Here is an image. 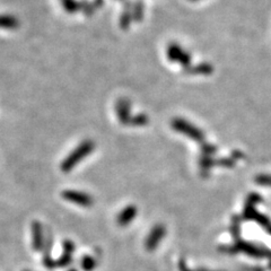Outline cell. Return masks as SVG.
Returning <instances> with one entry per match:
<instances>
[{
  "mask_svg": "<svg viewBox=\"0 0 271 271\" xmlns=\"http://www.w3.org/2000/svg\"><path fill=\"white\" fill-rule=\"evenodd\" d=\"M93 149V144L92 143H85L82 144L80 147H78L76 151H75L72 155L68 156L66 160L61 165V170L68 173L72 168H74L78 164L80 159L84 158L85 156H87Z\"/></svg>",
  "mask_w": 271,
  "mask_h": 271,
  "instance_id": "obj_1",
  "label": "cell"
},
{
  "mask_svg": "<svg viewBox=\"0 0 271 271\" xmlns=\"http://www.w3.org/2000/svg\"><path fill=\"white\" fill-rule=\"evenodd\" d=\"M62 197L70 202L77 203V205L89 207L93 205V199L89 197L88 194H84V192H77V191H65L62 194Z\"/></svg>",
  "mask_w": 271,
  "mask_h": 271,
  "instance_id": "obj_2",
  "label": "cell"
},
{
  "mask_svg": "<svg viewBox=\"0 0 271 271\" xmlns=\"http://www.w3.org/2000/svg\"><path fill=\"white\" fill-rule=\"evenodd\" d=\"M165 235V227L162 225H157L154 227V230L151 232L149 236L146 239V247L148 251H153L156 249L158 243L162 241V238Z\"/></svg>",
  "mask_w": 271,
  "mask_h": 271,
  "instance_id": "obj_3",
  "label": "cell"
},
{
  "mask_svg": "<svg viewBox=\"0 0 271 271\" xmlns=\"http://www.w3.org/2000/svg\"><path fill=\"white\" fill-rule=\"evenodd\" d=\"M136 215H137V208H135L133 206L127 207L124 210L121 211L119 217H117V224H119L120 226L128 225V224L135 218Z\"/></svg>",
  "mask_w": 271,
  "mask_h": 271,
  "instance_id": "obj_4",
  "label": "cell"
},
{
  "mask_svg": "<svg viewBox=\"0 0 271 271\" xmlns=\"http://www.w3.org/2000/svg\"><path fill=\"white\" fill-rule=\"evenodd\" d=\"M33 233V247L34 250L40 251L43 245V235H42V226L40 223H33L32 227Z\"/></svg>",
  "mask_w": 271,
  "mask_h": 271,
  "instance_id": "obj_5",
  "label": "cell"
},
{
  "mask_svg": "<svg viewBox=\"0 0 271 271\" xmlns=\"http://www.w3.org/2000/svg\"><path fill=\"white\" fill-rule=\"evenodd\" d=\"M18 25V22L16 18L9 15H0V29L6 30H13L16 29Z\"/></svg>",
  "mask_w": 271,
  "mask_h": 271,
  "instance_id": "obj_6",
  "label": "cell"
},
{
  "mask_svg": "<svg viewBox=\"0 0 271 271\" xmlns=\"http://www.w3.org/2000/svg\"><path fill=\"white\" fill-rule=\"evenodd\" d=\"M95 266H96V262H95V260H94L93 258H90V257H85L84 259H82L81 267H82V268H84L86 271L93 270L94 268H95Z\"/></svg>",
  "mask_w": 271,
  "mask_h": 271,
  "instance_id": "obj_7",
  "label": "cell"
},
{
  "mask_svg": "<svg viewBox=\"0 0 271 271\" xmlns=\"http://www.w3.org/2000/svg\"><path fill=\"white\" fill-rule=\"evenodd\" d=\"M181 266H182V271H189V270H188V269L186 268V266H184V263H182V265H181Z\"/></svg>",
  "mask_w": 271,
  "mask_h": 271,
  "instance_id": "obj_8",
  "label": "cell"
},
{
  "mask_svg": "<svg viewBox=\"0 0 271 271\" xmlns=\"http://www.w3.org/2000/svg\"><path fill=\"white\" fill-rule=\"evenodd\" d=\"M70 271H76V270H70Z\"/></svg>",
  "mask_w": 271,
  "mask_h": 271,
  "instance_id": "obj_9",
  "label": "cell"
}]
</instances>
